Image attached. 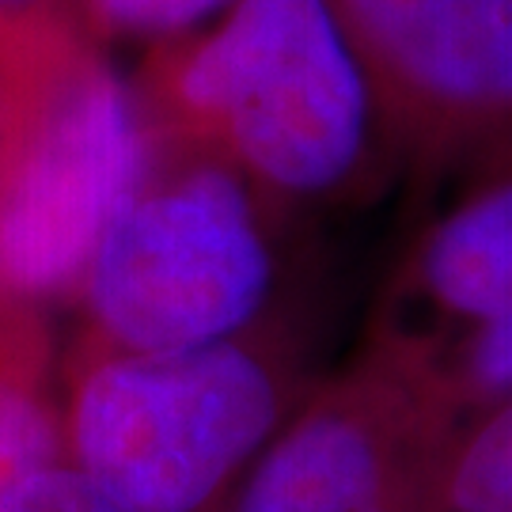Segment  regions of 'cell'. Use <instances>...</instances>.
I'll return each mask as SVG.
<instances>
[{
    "instance_id": "cell-1",
    "label": "cell",
    "mask_w": 512,
    "mask_h": 512,
    "mask_svg": "<svg viewBox=\"0 0 512 512\" xmlns=\"http://www.w3.org/2000/svg\"><path fill=\"white\" fill-rule=\"evenodd\" d=\"M133 84L156 137L232 167L285 213L357 202L403 164L334 0H236L148 46Z\"/></svg>"
},
{
    "instance_id": "cell-2",
    "label": "cell",
    "mask_w": 512,
    "mask_h": 512,
    "mask_svg": "<svg viewBox=\"0 0 512 512\" xmlns=\"http://www.w3.org/2000/svg\"><path fill=\"white\" fill-rule=\"evenodd\" d=\"M315 380L289 308L205 346L80 338L61 365V459L129 512H228Z\"/></svg>"
},
{
    "instance_id": "cell-3",
    "label": "cell",
    "mask_w": 512,
    "mask_h": 512,
    "mask_svg": "<svg viewBox=\"0 0 512 512\" xmlns=\"http://www.w3.org/2000/svg\"><path fill=\"white\" fill-rule=\"evenodd\" d=\"M152 148L137 84L69 0L0 19V296H76Z\"/></svg>"
},
{
    "instance_id": "cell-4",
    "label": "cell",
    "mask_w": 512,
    "mask_h": 512,
    "mask_svg": "<svg viewBox=\"0 0 512 512\" xmlns=\"http://www.w3.org/2000/svg\"><path fill=\"white\" fill-rule=\"evenodd\" d=\"M285 213L232 167L152 133L148 164L80 281L84 338L118 349L224 342L285 311Z\"/></svg>"
},
{
    "instance_id": "cell-5",
    "label": "cell",
    "mask_w": 512,
    "mask_h": 512,
    "mask_svg": "<svg viewBox=\"0 0 512 512\" xmlns=\"http://www.w3.org/2000/svg\"><path fill=\"white\" fill-rule=\"evenodd\" d=\"M463 418L467 406L421 353L372 334L311 384L228 512H444Z\"/></svg>"
},
{
    "instance_id": "cell-6",
    "label": "cell",
    "mask_w": 512,
    "mask_h": 512,
    "mask_svg": "<svg viewBox=\"0 0 512 512\" xmlns=\"http://www.w3.org/2000/svg\"><path fill=\"white\" fill-rule=\"evenodd\" d=\"M403 164L463 171L512 141V0H334Z\"/></svg>"
},
{
    "instance_id": "cell-7",
    "label": "cell",
    "mask_w": 512,
    "mask_h": 512,
    "mask_svg": "<svg viewBox=\"0 0 512 512\" xmlns=\"http://www.w3.org/2000/svg\"><path fill=\"white\" fill-rule=\"evenodd\" d=\"M406 247L372 334L421 353L467 414L512 395V141L478 156Z\"/></svg>"
},
{
    "instance_id": "cell-8",
    "label": "cell",
    "mask_w": 512,
    "mask_h": 512,
    "mask_svg": "<svg viewBox=\"0 0 512 512\" xmlns=\"http://www.w3.org/2000/svg\"><path fill=\"white\" fill-rule=\"evenodd\" d=\"M61 459V368L38 308L0 296V497Z\"/></svg>"
},
{
    "instance_id": "cell-9",
    "label": "cell",
    "mask_w": 512,
    "mask_h": 512,
    "mask_svg": "<svg viewBox=\"0 0 512 512\" xmlns=\"http://www.w3.org/2000/svg\"><path fill=\"white\" fill-rule=\"evenodd\" d=\"M444 512H512V395L463 418L444 471Z\"/></svg>"
},
{
    "instance_id": "cell-10",
    "label": "cell",
    "mask_w": 512,
    "mask_h": 512,
    "mask_svg": "<svg viewBox=\"0 0 512 512\" xmlns=\"http://www.w3.org/2000/svg\"><path fill=\"white\" fill-rule=\"evenodd\" d=\"M69 4L99 42L133 38V42H145L148 50L167 38L213 23L236 0H69Z\"/></svg>"
},
{
    "instance_id": "cell-11",
    "label": "cell",
    "mask_w": 512,
    "mask_h": 512,
    "mask_svg": "<svg viewBox=\"0 0 512 512\" xmlns=\"http://www.w3.org/2000/svg\"><path fill=\"white\" fill-rule=\"evenodd\" d=\"M0 512H129L95 482L57 459L0 497Z\"/></svg>"
},
{
    "instance_id": "cell-12",
    "label": "cell",
    "mask_w": 512,
    "mask_h": 512,
    "mask_svg": "<svg viewBox=\"0 0 512 512\" xmlns=\"http://www.w3.org/2000/svg\"><path fill=\"white\" fill-rule=\"evenodd\" d=\"M38 4H61V0H0V19L27 12V8H38Z\"/></svg>"
}]
</instances>
